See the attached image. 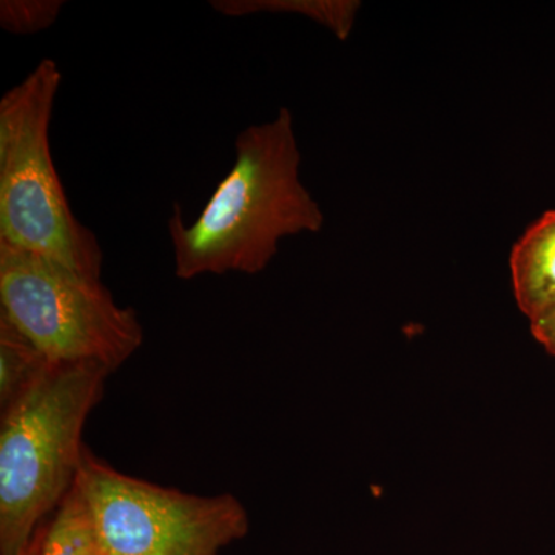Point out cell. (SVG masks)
<instances>
[{"instance_id": "1", "label": "cell", "mask_w": 555, "mask_h": 555, "mask_svg": "<svg viewBox=\"0 0 555 555\" xmlns=\"http://www.w3.org/2000/svg\"><path fill=\"white\" fill-rule=\"evenodd\" d=\"M299 163L291 109L241 131L235 163L198 218L188 225L181 206H173L175 275H257L275 258L281 240L320 232L324 215L299 179Z\"/></svg>"}, {"instance_id": "6", "label": "cell", "mask_w": 555, "mask_h": 555, "mask_svg": "<svg viewBox=\"0 0 555 555\" xmlns=\"http://www.w3.org/2000/svg\"><path fill=\"white\" fill-rule=\"evenodd\" d=\"M509 264L514 297L529 321L555 305V210L529 225L514 246Z\"/></svg>"}, {"instance_id": "3", "label": "cell", "mask_w": 555, "mask_h": 555, "mask_svg": "<svg viewBox=\"0 0 555 555\" xmlns=\"http://www.w3.org/2000/svg\"><path fill=\"white\" fill-rule=\"evenodd\" d=\"M62 82L56 61H40L0 100V243L101 278L104 250L73 214L50 152Z\"/></svg>"}, {"instance_id": "2", "label": "cell", "mask_w": 555, "mask_h": 555, "mask_svg": "<svg viewBox=\"0 0 555 555\" xmlns=\"http://www.w3.org/2000/svg\"><path fill=\"white\" fill-rule=\"evenodd\" d=\"M112 372L98 363H56L0 412V555L30 543L78 480L87 418Z\"/></svg>"}, {"instance_id": "8", "label": "cell", "mask_w": 555, "mask_h": 555, "mask_svg": "<svg viewBox=\"0 0 555 555\" xmlns=\"http://www.w3.org/2000/svg\"><path fill=\"white\" fill-rule=\"evenodd\" d=\"M211 9L222 16L244 17L259 13H297L317 21L345 40L352 30L360 3L352 0H214Z\"/></svg>"}, {"instance_id": "4", "label": "cell", "mask_w": 555, "mask_h": 555, "mask_svg": "<svg viewBox=\"0 0 555 555\" xmlns=\"http://www.w3.org/2000/svg\"><path fill=\"white\" fill-rule=\"evenodd\" d=\"M0 315L53 363L118 371L144 345L134 309L102 284L60 262L0 243Z\"/></svg>"}, {"instance_id": "7", "label": "cell", "mask_w": 555, "mask_h": 555, "mask_svg": "<svg viewBox=\"0 0 555 555\" xmlns=\"http://www.w3.org/2000/svg\"><path fill=\"white\" fill-rule=\"evenodd\" d=\"M53 364L31 339L0 315V412L38 385Z\"/></svg>"}, {"instance_id": "5", "label": "cell", "mask_w": 555, "mask_h": 555, "mask_svg": "<svg viewBox=\"0 0 555 555\" xmlns=\"http://www.w3.org/2000/svg\"><path fill=\"white\" fill-rule=\"evenodd\" d=\"M105 555H219L250 529L232 494L203 496L120 473L89 448L78 480Z\"/></svg>"}, {"instance_id": "10", "label": "cell", "mask_w": 555, "mask_h": 555, "mask_svg": "<svg viewBox=\"0 0 555 555\" xmlns=\"http://www.w3.org/2000/svg\"><path fill=\"white\" fill-rule=\"evenodd\" d=\"M64 5L62 0H2L0 27L17 36L49 30L60 17Z\"/></svg>"}, {"instance_id": "9", "label": "cell", "mask_w": 555, "mask_h": 555, "mask_svg": "<svg viewBox=\"0 0 555 555\" xmlns=\"http://www.w3.org/2000/svg\"><path fill=\"white\" fill-rule=\"evenodd\" d=\"M40 555H105L89 503L78 483L51 516Z\"/></svg>"}, {"instance_id": "12", "label": "cell", "mask_w": 555, "mask_h": 555, "mask_svg": "<svg viewBox=\"0 0 555 555\" xmlns=\"http://www.w3.org/2000/svg\"><path fill=\"white\" fill-rule=\"evenodd\" d=\"M50 518L39 526V529L35 532V535H33L30 543H28V545L16 555H40L43 540H46L47 529H49Z\"/></svg>"}, {"instance_id": "11", "label": "cell", "mask_w": 555, "mask_h": 555, "mask_svg": "<svg viewBox=\"0 0 555 555\" xmlns=\"http://www.w3.org/2000/svg\"><path fill=\"white\" fill-rule=\"evenodd\" d=\"M531 332L546 352L555 357V305L531 320Z\"/></svg>"}]
</instances>
